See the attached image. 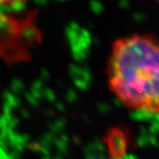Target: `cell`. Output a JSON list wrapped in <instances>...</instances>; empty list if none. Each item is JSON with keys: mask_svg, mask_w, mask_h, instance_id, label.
<instances>
[{"mask_svg": "<svg viewBox=\"0 0 159 159\" xmlns=\"http://www.w3.org/2000/svg\"><path fill=\"white\" fill-rule=\"evenodd\" d=\"M27 1H29V0H0V6L13 8V7L20 6Z\"/></svg>", "mask_w": 159, "mask_h": 159, "instance_id": "obj_2", "label": "cell"}, {"mask_svg": "<svg viewBox=\"0 0 159 159\" xmlns=\"http://www.w3.org/2000/svg\"><path fill=\"white\" fill-rule=\"evenodd\" d=\"M107 79L110 92L125 107L159 114V37L132 34L117 39Z\"/></svg>", "mask_w": 159, "mask_h": 159, "instance_id": "obj_1", "label": "cell"}]
</instances>
